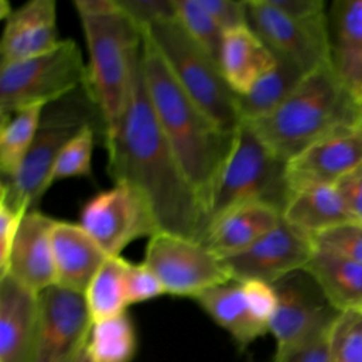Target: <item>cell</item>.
Segmentation results:
<instances>
[{"mask_svg":"<svg viewBox=\"0 0 362 362\" xmlns=\"http://www.w3.org/2000/svg\"><path fill=\"white\" fill-rule=\"evenodd\" d=\"M160 279L165 294L195 298L230 281L222 259L202 242L158 232L147 242L143 260Z\"/></svg>","mask_w":362,"mask_h":362,"instance_id":"30bf717a","label":"cell"},{"mask_svg":"<svg viewBox=\"0 0 362 362\" xmlns=\"http://www.w3.org/2000/svg\"><path fill=\"white\" fill-rule=\"evenodd\" d=\"M276 64V55L250 25L226 31L219 68L236 96L246 95Z\"/></svg>","mask_w":362,"mask_h":362,"instance_id":"7402d4cb","label":"cell"},{"mask_svg":"<svg viewBox=\"0 0 362 362\" xmlns=\"http://www.w3.org/2000/svg\"><path fill=\"white\" fill-rule=\"evenodd\" d=\"M38 294L11 276L0 277V362H31Z\"/></svg>","mask_w":362,"mask_h":362,"instance_id":"ac0fdd59","label":"cell"},{"mask_svg":"<svg viewBox=\"0 0 362 362\" xmlns=\"http://www.w3.org/2000/svg\"><path fill=\"white\" fill-rule=\"evenodd\" d=\"M194 301L242 348L269 332V328L255 317L240 281L230 280L211 287Z\"/></svg>","mask_w":362,"mask_h":362,"instance_id":"603a6c76","label":"cell"},{"mask_svg":"<svg viewBox=\"0 0 362 362\" xmlns=\"http://www.w3.org/2000/svg\"><path fill=\"white\" fill-rule=\"evenodd\" d=\"M44 107H25L6 119H0L1 181H10L16 177L34 141Z\"/></svg>","mask_w":362,"mask_h":362,"instance_id":"83f0119b","label":"cell"},{"mask_svg":"<svg viewBox=\"0 0 362 362\" xmlns=\"http://www.w3.org/2000/svg\"><path fill=\"white\" fill-rule=\"evenodd\" d=\"M76 362H96L95 359H93V356L90 355V352L88 351V348H86V351L78 358V361Z\"/></svg>","mask_w":362,"mask_h":362,"instance_id":"b9f144b4","label":"cell"},{"mask_svg":"<svg viewBox=\"0 0 362 362\" xmlns=\"http://www.w3.org/2000/svg\"><path fill=\"white\" fill-rule=\"evenodd\" d=\"M57 219L30 209L21 219L7 260L0 267L1 276H11L34 293L55 284L51 232Z\"/></svg>","mask_w":362,"mask_h":362,"instance_id":"2e32d148","label":"cell"},{"mask_svg":"<svg viewBox=\"0 0 362 362\" xmlns=\"http://www.w3.org/2000/svg\"><path fill=\"white\" fill-rule=\"evenodd\" d=\"M269 3L284 14L296 18H310L327 13L322 0H269Z\"/></svg>","mask_w":362,"mask_h":362,"instance_id":"60d3db41","label":"cell"},{"mask_svg":"<svg viewBox=\"0 0 362 362\" xmlns=\"http://www.w3.org/2000/svg\"><path fill=\"white\" fill-rule=\"evenodd\" d=\"M281 211L267 204L235 206L212 219L202 236V243L219 257L238 253L281 221Z\"/></svg>","mask_w":362,"mask_h":362,"instance_id":"ffe728a7","label":"cell"},{"mask_svg":"<svg viewBox=\"0 0 362 362\" xmlns=\"http://www.w3.org/2000/svg\"><path fill=\"white\" fill-rule=\"evenodd\" d=\"M88 126L99 127L103 137L102 117L86 85L48 103L16 177L1 181V197L18 211L38 209L41 198L49 188V175L59 153Z\"/></svg>","mask_w":362,"mask_h":362,"instance_id":"5b68a950","label":"cell"},{"mask_svg":"<svg viewBox=\"0 0 362 362\" xmlns=\"http://www.w3.org/2000/svg\"><path fill=\"white\" fill-rule=\"evenodd\" d=\"M281 215L286 222L310 238L355 221L335 185H318L291 194Z\"/></svg>","mask_w":362,"mask_h":362,"instance_id":"cb8c5ba5","label":"cell"},{"mask_svg":"<svg viewBox=\"0 0 362 362\" xmlns=\"http://www.w3.org/2000/svg\"><path fill=\"white\" fill-rule=\"evenodd\" d=\"M240 284L255 317L269 328L277 307V296L273 284L260 280H246L240 281Z\"/></svg>","mask_w":362,"mask_h":362,"instance_id":"d590c367","label":"cell"},{"mask_svg":"<svg viewBox=\"0 0 362 362\" xmlns=\"http://www.w3.org/2000/svg\"><path fill=\"white\" fill-rule=\"evenodd\" d=\"M98 133H102L99 127L88 126L68 141L54 164L48 182L49 187L65 178L92 175V153Z\"/></svg>","mask_w":362,"mask_h":362,"instance_id":"4dcf8cb0","label":"cell"},{"mask_svg":"<svg viewBox=\"0 0 362 362\" xmlns=\"http://www.w3.org/2000/svg\"><path fill=\"white\" fill-rule=\"evenodd\" d=\"M317 250L362 263V222L349 221L311 238Z\"/></svg>","mask_w":362,"mask_h":362,"instance_id":"d6a6232c","label":"cell"},{"mask_svg":"<svg viewBox=\"0 0 362 362\" xmlns=\"http://www.w3.org/2000/svg\"><path fill=\"white\" fill-rule=\"evenodd\" d=\"M107 173L137 188L150 204L160 232L202 240L208 215L184 175L154 116L141 71V52L117 127L105 137Z\"/></svg>","mask_w":362,"mask_h":362,"instance_id":"6da1fadb","label":"cell"},{"mask_svg":"<svg viewBox=\"0 0 362 362\" xmlns=\"http://www.w3.org/2000/svg\"><path fill=\"white\" fill-rule=\"evenodd\" d=\"M223 33L249 25L246 0H199Z\"/></svg>","mask_w":362,"mask_h":362,"instance_id":"8d00e7d4","label":"cell"},{"mask_svg":"<svg viewBox=\"0 0 362 362\" xmlns=\"http://www.w3.org/2000/svg\"><path fill=\"white\" fill-rule=\"evenodd\" d=\"M88 49L86 86L103 123V140L117 127L127 105L143 31L116 0H75Z\"/></svg>","mask_w":362,"mask_h":362,"instance_id":"277c9868","label":"cell"},{"mask_svg":"<svg viewBox=\"0 0 362 362\" xmlns=\"http://www.w3.org/2000/svg\"><path fill=\"white\" fill-rule=\"evenodd\" d=\"M141 31L185 93L222 130L233 134L242 119L236 95L225 81L219 64L187 34L175 16L158 20Z\"/></svg>","mask_w":362,"mask_h":362,"instance_id":"8992f818","label":"cell"},{"mask_svg":"<svg viewBox=\"0 0 362 362\" xmlns=\"http://www.w3.org/2000/svg\"><path fill=\"white\" fill-rule=\"evenodd\" d=\"M359 126H361V130H362V119H361V124Z\"/></svg>","mask_w":362,"mask_h":362,"instance_id":"7bdbcfd3","label":"cell"},{"mask_svg":"<svg viewBox=\"0 0 362 362\" xmlns=\"http://www.w3.org/2000/svg\"><path fill=\"white\" fill-rule=\"evenodd\" d=\"M137 339L127 313L92 324L88 351L96 362H132Z\"/></svg>","mask_w":362,"mask_h":362,"instance_id":"f1b7e54d","label":"cell"},{"mask_svg":"<svg viewBox=\"0 0 362 362\" xmlns=\"http://www.w3.org/2000/svg\"><path fill=\"white\" fill-rule=\"evenodd\" d=\"M328 331L291 349L274 354L273 362H331L328 349Z\"/></svg>","mask_w":362,"mask_h":362,"instance_id":"74e56055","label":"cell"},{"mask_svg":"<svg viewBox=\"0 0 362 362\" xmlns=\"http://www.w3.org/2000/svg\"><path fill=\"white\" fill-rule=\"evenodd\" d=\"M120 10L144 30L158 20L174 16L173 0H116Z\"/></svg>","mask_w":362,"mask_h":362,"instance_id":"e575fe53","label":"cell"},{"mask_svg":"<svg viewBox=\"0 0 362 362\" xmlns=\"http://www.w3.org/2000/svg\"><path fill=\"white\" fill-rule=\"evenodd\" d=\"M328 23L334 71L362 105V0H337Z\"/></svg>","mask_w":362,"mask_h":362,"instance_id":"44dd1931","label":"cell"},{"mask_svg":"<svg viewBox=\"0 0 362 362\" xmlns=\"http://www.w3.org/2000/svg\"><path fill=\"white\" fill-rule=\"evenodd\" d=\"M92 324L82 293L57 284L42 290L31 362H76L88 348Z\"/></svg>","mask_w":362,"mask_h":362,"instance_id":"7c38bea8","label":"cell"},{"mask_svg":"<svg viewBox=\"0 0 362 362\" xmlns=\"http://www.w3.org/2000/svg\"><path fill=\"white\" fill-rule=\"evenodd\" d=\"M54 0H30L6 17L0 64L41 55L59 44Z\"/></svg>","mask_w":362,"mask_h":362,"instance_id":"e0dca14e","label":"cell"},{"mask_svg":"<svg viewBox=\"0 0 362 362\" xmlns=\"http://www.w3.org/2000/svg\"><path fill=\"white\" fill-rule=\"evenodd\" d=\"M314 246L311 238L281 221L249 247L221 257L235 281L260 280L274 284L308 263Z\"/></svg>","mask_w":362,"mask_h":362,"instance_id":"5bb4252c","label":"cell"},{"mask_svg":"<svg viewBox=\"0 0 362 362\" xmlns=\"http://www.w3.org/2000/svg\"><path fill=\"white\" fill-rule=\"evenodd\" d=\"M331 362H362V311L339 313L328 331Z\"/></svg>","mask_w":362,"mask_h":362,"instance_id":"1f68e13d","label":"cell"},{"mask_svg":"<svg viewBox=\"0 0 362 362\" xmlns=\"http://www.w3.org/2000/svg\"><path fill=\"white\" fill-rule=\"evenodd\" d=\"M276 55V54H274ZM304 74L290 59L276 55V64L246 93L236 96L242 120H256L272 113L296 89Z\"/></svg>","mask_w":362,"mask_h":362,"instance_id":"484cf974","label":"cell"},{"mask_svg":"<svg viewBox=\"0 0 362 362\" xmlns=\"http://www.w3.org/2000/svg\"><path fill=\"white\" fill-rule=\"evenodd\" d=\"M109 257H117L132 242L160 232L154 212L144 195L127 182L90 197L78 222Z\"/></svg>","mask_w":362,"mask_h":362,"instance_id":"9c48e42d","label":"cell"},{"mask_svg":"<svg viewBox=\"0 0 362 362\" xmlns=\"http://www.w3.org/2000/svg\"><path fill=\"white\" fill-rule=\"evenodd\" d=\"M249 25L273 54L294 62L304 74L332 65L328 13L296 18L269 0H246Z\"/></svg>","mask_w":362,"mask_h":362,"instance_id":"8fae6325","label":"cell"},{"mask_svg":"<svg viewBox=\"0 0 362 362\" xmlns=\"http://www.w3.org/2000/svg\"><path fill=\"white\" fill-rule=\"evenodd\" d=\"M126 263L122 256L107 257L88 284L83 296L92 322L126 313Z\"/></svg>","mask_w":362,"mask_h":362,"instance_id":"4316f807","label":"cell"},{"mask_svg":"<svg viewBox=\"0 0 362 362\" xmlns=\"http://www.w3.org/2000/svg\"><path fill=\"white\" fill-rule=\"evenodd\" d=\"M335 187L344 198L354 219L362 222V163L344 175Z\"/></svg>","mask_w":362,"mask_h":362,"instance_id":"ab89813d","label":"cell"},{"mask_svg":"<svg viewBox=\"0 0 362 362\" xmlns=\"http://www.w3.org/2000/svg\"><path fill=\"white\" fill-rule=\"evenodd\" d=\"M273 287L277 307L270 320L269 332L276 339V354L327 332L339 314L304 269L287 274Z\"/></svg>","mask_w":362,"mask_h":362,"instance_id":"4fadbf2b","label":"cell"},{"mask_svg":"<svg viewBox=\"0 0 362 362\" xmlns=\"http://www.w3.org/2000/svg\"><path fill=\"white\" fill-rule=\"evenodd\" d=\"M174 16L187 34L201 45L218 64L223 30L215 23L199 0H173Z\"/></svg>","mask_w":362,"mask_h":362,"instance_id":"f546056e","label":"cell"},{"mask_svg":"<svg viewBox=\"0 0 362 362\" xmlns=\"http://www.w3.org/2000/svg\"><path fill=\"white\" fill-rule=\"evenodd\" d=\"M361 119V102L344 86L334 66L325 65L304 75L272 113L246 122L287 163L322 137L358 127Z\"/></svg>","mask_w":362,"mask_h":362,"instance_id":"3957f363","label":"cell"},{"mask_svg":"<svg viewBox=\"0 0 362 362\" xmlns=\"http://www.w3.org/2000/svg\"><path fill=\"white\" fill-rule=\"evenodd\" d=\"M304 270L337 311H362V263L314 249Z\"/></svg>","mask_w":362,"mask_h":362,"instance_id":"d4e9b609","label":"cell"},{"mask_svg":"<svg viewBox=\"0 0 362 362\" xmlns=\"http://www.w3.org/2000/svg\"><path fill=\"white\" fill-rule=\"evenodd\" d=\"M286 164L263 143L250 123L242 120L212 191L208 225L221 214L246 204H267L283 214L290 197Z\"/></svg>","mask_w":362,"mask_h":362,"instance_id":"52a82bcc","label":"cell"},{"mask_svg":"<svg viewBox=\"0 0 362 362\" xmlns=\"http://www.w3.org/2000/svg\"><path fill=\"white\" fill-rule=\"evenodd\" d=\"M141 71L163 136L208 215L212 191L235 133L222 130L185 93L144 33Z\"/></svg>","mask_w":362,"mask_h":362,"instance_id":"7a4b0ae2","label":"cell"},{"mask_svg":"<svg viewBox=\"0 0 362 362\" xmlns=\"http://www.w3.org/2000/svg\"><path fill=\"white\" fill-rule=\"evenodd\" d=\"M88 69L78 44L65 38L33 58L0 64V117L47 106L86 85Z\"/></svg>","mask_w":362,"mask_h":362,"instance_id":"ba28073f","label":"cell"},{"mask_svg":"<svg viewBox=\"0 0 362 362\" xmlns=\"http://www.w3.org/2000/svg\"><path fill=\"white\" fill-rule=\"evenodd\" d=\"M126 291L129 305L144 303L165 294L156 273L144 263H126Z\"/></svg>","mask_w":362,"mask_h":362,"instance_id":"836d02e7","label":"cell"},{"mask_svg":"<svg viewBox=\"0 0 362 362\" xmlns=\"http://www.w3.org/2000/svg\"><path fill=\"white\" fill-rule=\"evenodd\" d=\"M361 163V126L325 136L287 161L286 180L288 192L291 195L311 187L335 185Z\"/></svg>","mask_w":362,"mask_h":362,"instance_id":"9a60e30c","label":"cell"},{"mask_svg":"<svg viewBox=\"0 0 362 362\" xmlns=\"http://www.w3.org/2000/svg\"><path fill=\"white\" fill-rule=\"evenodd\" d=\"M24 215V211L16 209L0 195V267H3L7 260Z\"/></svg>","mask_w":362,"mask_h":362,"instance_id":"f35d334b","label":"cell"},{"mask_svg":"<svg viewBox=\"0 0 362 362\" xmlns=\"http://www.w3.org/2000/svg\"><path fill=\"white\" fill-rule=\"evenodd\" d=\"M51 242L55 284L83 294L109 256L79 223L74 222L57 221Z\"/></svg>","mask_w":362,"mask_h":362,"instance_id":"d6986e66","label":"cell"}]
</instances>
